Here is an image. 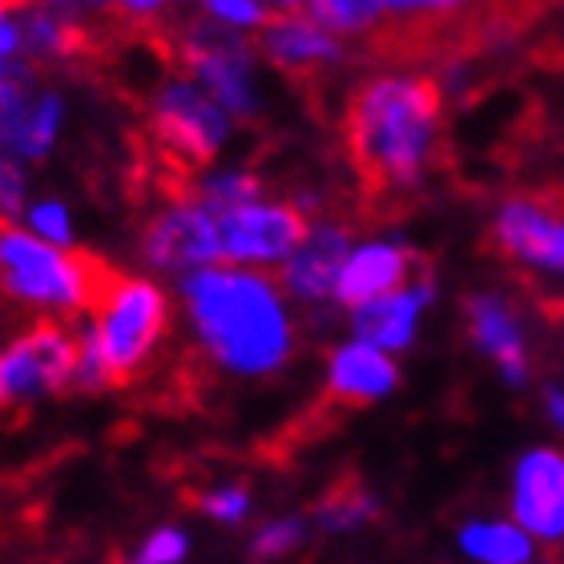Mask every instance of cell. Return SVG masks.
Listing matches in <instances>:
<instances>
[{"label": "cell", "mask_w": 564, "mask_h": 564, "mask_svg": "<svg viewBox=\"0 0 564 564\" xmlns=\"http://www.w3.org/2000/svg\"><path fill=\"white\" fill-rule=\"evenodd\" d=\"M177 303L198 355L230 379H271L299 351L294 303L271 271L202 267L177 279Z\"/></svg>", "instance_id": "obj_1"}, {"label": "cell", "mask_w": 564, "mask_h": 564, "mask_svg": "<svg viewBox=\"0 0 564 564\" xmlns=\"http://www.w3.org/2000/svg\"><path fill=\"white\" fill-rule=\"evenodd\" d=\"M347 158L371 194H412L444 145V89L423 73L383 69L355 85L343 113Z\"/></svg>", "instance_id": "obj_2"}, {"label": "cell", "mask_w": 564, "mask_h": 564, "mask_svg": "<svg viewBox=\"0 0 564 564\" xmlns=\"http://www.w3.org/2000/svg\"><path fill=\"white\" fill-rule=\"evenodd\" d=\"M174 323V299L153 274H113L77 323L73 391H106L138 379L158 359Z\"/></svg>", "instance_id": "obj_3"}, {"label": "cell", "mask_w": 564, "mask_h": 564, "mask_svg": "<svg viewBox=\"0 0 564 564\" xmlns=\"http://www.w3.org/2000/svg\"><path fill=\"white\" fill-rule=\"evenodd\" d=\"M113 279L106 262L77 247H53L21 223H0V299L36 318L89 315Z\"/></svg>", "instance_id": "obj_4"}, {"label": "cell", "mask_w": 564, "mask_h": 564, "mask_svg": "<svg viewBox=\"0 0 564 564\" xmlns=\"http://www.w3.org/2000/svg\"><path fill=\"white\" fill-rule=\"evenodd\" d=\"M488 238L500 259L564 311V206L549 194H512L492 210Z\"/></svg>", "instance_id": "obj_5"}, {"label": "cell", "mask_w": 564, "mask_h": 564, "mask_svg": "<svg viewBox=\"0 0 564 564\" xmlns=\"http://www.w3.org/2000/svg\"><path fill=\"white\" fill-rule=\"evenodd\" d=\"M177 69L189 82H198L218 106L238 121L250 126L262 113V82H259V48L250 36L226 33L206 17L194 24H182L174 36Z\"/></svg>", "instance_id": "obj_6"}, {"label": "cell", "mask_w": 564, "mask_h": 564, "mask_svg": "<svg viewBox=\"0 0 564 564\" xmlns=\"http://www.w3.org/2000/svg\"><path fill=\"white\" fill-rule=\"evenodd\" d=\"M150 130L165 158L210 170L214 158H223L235 141L238 121L198 82H189L182 69H170L150 89Z\"/></svg>", "instance_id": "obj_7"}, {"label": "cell", "mask_w": 564, "mask_h": 564, "mask_svg": "<svg viewBox=\"0 0 564 564\" xmlns=\"http://www.w3.org/2000/svg\"><path fill=\"white\" fill-rule=\"evenodd\" d=\"M77 376V327L61 318H33L0 347V415L24 412L61 391Z\"/></svg>", "instance_id": "obj_8"}, {"label": "cell", "mask_w": 564, "mask_h": 564, "mask_svg": "<svg viewBox=\"0 0 564 564\" xmlns=\"http://www.w3.org/2000/svg\"><path fill=\"white\" fill-rule=\"evenodd\" d=\"M69 121V97L45 82L29 57L0 61V145L24 165H41L57 150Z\"/></svg>", "instance_id": "obj_9"}, {"label": "cell", "mask_w": 564, "mask_h": 564, "mask_svg": "<svg viewBox=\"0 0 564 564\" xmlns=\"http://www.w3.org/2000/svg\"><path fill=\"white\" fill-rule=\"evenodd\" d=\"M218 214V247L226 267H250V271H279L306 238V218L291 198L262 194L254 202L230 206Z\"/></svg>", "instance_id": "obj_10"}, {"label": "cell", "mask_w": 564, "mask_h": 564, "mask_svg": "<svg viewBox=\"0 0 564 564\" xmlns=\"http://www.w3.org/2000/svg\"><path fill=\"white\" fill-rule=\"evenodd\" d=\"M141 259L153 274H182L218 267L223 247H218V214L189 189L170 194L141 226Z\"/></svg>", "instance_id": "obj_11"}, {"label": "cell", "mask_w": 564, "mask_h": 564, "mask_svg": "<svg viewBox=\"0 0 564 564\" xmlns=\"http://www.w3.org/2000/svg\"><path fill=\"white\" fill-rule=\"evenodd\" d=\"M355 242L359 238L339 218H330V214L311 218L299 250L279 267V286L286 291V299L303 311H330L335 306V282H339L343 262H347Z\"/></svg>", "instance_id": "obj_12"}, {"label": "cell", "mask_w": 564, "mask_h": 564, "mask_svg": "<svg viewBox=\"0 0 564 564\" xmlns=\"http://www.w3.org/2000/svg\"><path fill=\"white\" fill-rule=\"evenodd\" d=\"M259 57L294 82H318L347 61V41L315 12H274L259 33Z\"/></svg>", "instance_id": "obj_13"}, {"label": "cell", "mask_w": 564, "mask_h": 564, "mask_svg": "<svg viewBox=\"0 0 564 564\" xmlns=\"http://www.w3.org/2000/svg\"><path fill=\"white\" fill-rule=\"evenodd\" d=\"M415 274H423L420 254L403 238H364V242H355L347 262H343L339 282H335V311L351 315L355 306L376 303L383 294L408 286Z\"/></svg>", "instance_id": "obj_14"}, {"label": "cell", "mask_w": 564, "mask_h": 564, "mask_svg": "<svg viewBox=\"0 0 564 564\" xmlns=\"http://www.w3.org/2000/svg\"><path fill=\"white\" fill-rule=\"evenodd\" d=\"M464 323L471 347L492 359L508 388H524L532 376V359L517 303L500 291H476L464 299Z\"/></svg>", "instance_id": "obj_15"}, {"label": "cell", "mask_w": 564, "mask_h": 564, "mask_svg": "<svg viewBox=\"0 0 564 564\" xmlns=\"http://www.w3.org/2000/svg\"><path fill=\"white\" fill-rule=\"evenodd\" d=\"M512 517L544 544L564 541V452L532 447L512 471Z\"/></svg>", "instance_id": "obj_16"}, {"label": "cell", "mask_w": 564, "mask_h": 564, "mask_svg": "<svg viewBox=\"0 0 564 564\" xmlns=\"http://www.w3.org/2000/svg\"><path fill=\"white\" fill-rule=\"evenodd\" d=\"M432 303H435V279L423 271V274H415L408 286H400V291L383 294L376 303L355 306L351 315H347L351 318V335L371 343V347H379V351L400 355L415 343L423 311Z\"/></svg>", "instance_id": "obj_17"}, {"label": "cell", "mask_w": 564, "mask_h": 564, "mask_svg": "<svg viewBox=\"0 0 564 564\" xmlns=\"http://www.w3.org/2000/svg\"><path fill=\"white\" fill-rule=\"evenodd\" d=\"M395 388H400L395 355L379 351L355 335L327 351V395L339 408H367V403L388 400Z\"/></svg>", "instance_id": "obj_18"}, {"label": "cell", "mask_w": 564, "mask_h": 564, "mask_svg": "<svg viewBox=\"0 0 564 564\" xmlns=\"http://www.w3.org/2000/svg\"><path fill=\"white\" fill-rule=\"evenodd\" d=\"M21 36H24V57L33 61L36 69H57V65H73L94 53V36H89V21L73 17V12L48 4V0H33L21 12Z\"/></svg>", "instance_id": "obj_19"}, {"label": "cell", "mask_w": 564, "mask_h": 564, "mask_svg": "<svg viewBox=\"0 0 564 564\" xmlns=\"http://www.w3.org/2000/svg\"><path fill=\"white\" fill-rule=\"evenodd\" d=\"M459 549L480 564H529L532 536L508 520H471L459 529Z\"/></svg>", "instance_id": "obj_20"}, {"label": "cell", "mask_w": 564, "mask_h": 564, "mask_svg": "<svg viewBox=\"0 0 564 564\" xmlns=\"http://www.w3.org/2000/svg\"><path fill=\"white\" fill-rule=\"evenodd\" d=\"M186 189L194 198L206 202V206H214V210H230V206L262 198V194H267V182H262L259 170H250V165H210V170H202Z\"/></svg>", "instance_id": "obj_21"}, {"label": "cell", "mask_w": 564, "mask_h": 564, "mask_svg": "<svg viewBox=\"0 0 564 564\" xmlns=\"http://www.w3.org/2000/svg\"><path fill=\"white\" fill-rule=\"evenodd\" d=\"M376 517H379L376 496L355 480L335 484L315 508V520L323 532H355V529H364V524H371Z\"/></svg>", "instance_id": "obj_22"}, {"label": "cell", "mask_w": 564, "mask_h": 564, "mask_svg": "<svg viewBox=\"0 0 564 564\" xmlns=\"http://www.w3.org/2000/svg\"><path fill=\"white\" fill-rule=\"evenodd\" d=\"M311 12H315L327 29H335L343 41H347V36L376 33L379 24L388 21V17H383V0H318Z\"/></svg>", "instance_id": "obj_23"}, {"label": "cell", "mask_w": 564, "mask_h": 564, "mask_svg": "<svg viewBox=\"0 0 564 564\" xmlns=\"http://www.w3.org/2000/svg\"><path fill=\"white\" fill-rule=\"evenodd\" d=\"M21 226L53 247H77V218H73L69 202L61 198H33L24 206Z\"/></svg>", "instance_id": "obj_24"}, {"label": "cell", "mask_w": 564, "mask_h": 564, "mask_svg": "<svg viewBox=\"0 0 564 564\" xmlns=\"http://www.w3.org/2000/svg\"><path fill=\"white\" fill-rule=\"evenodd\" d=\"M198 4L206 21L238 36H259L267 29V21L274 17L267 9V0H198Z\"/></svg>", "instance_id": "obj_25"}, {"label": "cell", "mask_w": 564, "mask_h": 564, "mask_svg": "<svg viewBox=\"0 0 564 564\" xmlns=\"http://www.w3.org/2000/svg\"><path fill=\"white\" fill-rule=\"evenodd\" d=\"M29 202V165L0 145V223H21Z\"/></svg>", "instance_id": "obj_26"}, {"label": "cell", "mask_w": 564, "mask_h": 564, "mask_svg": "<svg viewBox=\"0 0 564 564\" xmlns=\"http://www.w3.org/2000/svg\"><path fill=\"white\" fill-rule=\"evenodd\" d=\"M303 541H306V520L303 517H282V520H271V524H262L250 549H254L259 561H279V556L294 553Z\"/></svg>", "instance_id": "obj_27"}, {"label": "cell", "mask_w": 564, "mask_h": 564, "mask_svg": "<svg viewBox=\"0 0 564 564\" xmlns=\"http://www.w3.org/2000/svg\"><path fill=\"white\" fill-rule=\"evenodd\" d=\"M476 0H383L388 21H452L459 12H468Z\"/></svg>", "instance_id": "obj_28"}, {"label": "cell", "mask_w": 564, "mask_h": 564, "mask_svg": "<svg viewBox=\"0 0 564 564\" xmlns=\"http://www.w3.org/2000/svg\"><path fill=\"white\" fill-rule=\"evenodd\" d=\"M198 508L218 524H238L250 512V488L247 484H218V488L198 496Z\"/></svg>", "instance_id": "obj_29"}, {"label": "cell", "mask_w": 564, "mask_h": 564, "mask_svg": "<svg viewBox=\"0 0 564 564\" xmlns=\"http://www.w3.org/2000/svg\"><path fill=\"white\" fill-rule=\"evenodd\" d=\"M189 553V536L177 529H158L145 536L138 553V564H182Z\"/></svg>", "instance_id": "obj_30"}, {"label": "cell", "mask_w": 564, "mask_h": 564, "mask_svg": "<svg viewBox=\"0 0 564 564\" xmlns=\"http://www.w3.org/2000/svg\"><path fill=\"white\" fill-rule=\"evenodd\" d=\"M174 4L177 0H113V21L130 29H153L158 21H165V12Z\"/></svg>", "instance_id": "obj_31"}, {"label": "cell", "mask_w": 564, "mask_h": 564, "mask_svg": "<svg viewBox=\"0 0 564 564\" xmlns=\"http://www.w3.org/2000/svg\"><path fill=\"white\" fill-rule=\"evenodd\" d=\"M24 57V36H21V17L17 12H0V61Z\"/></svg>", "instance_id": "obj_32"}, {"label": "cell", "mask_w": 564, "mask_h": 564, "mask_svg": "<svg viewBox=\"0 0 564 564\" xmlns=\"http://www.w3.org/2000/svg\"><path fill=\"white\" fill-rule=\"evenodd\" d=\"M48 4H57L82 21H113V0H48Z\"/></svg>", "instance_id": "obj_33"}, {"label": "cell", "mask_w": 564, "mask_h": 564, "mask_svg": "<svg viewBox=\"0 0 564 564\" xmlns=\"http://www.w3.org/2000/svg\"><path fill=\"white\" fill-rule=\"evenodd\" d=\"M544 412H549V420L564 432V388L561 383H549V388H544Z\"/></svg>", "instance_id": "obj_34"}, {"label": "cell", "mask_w": 564, "mask_h": 564, "mask_svg": "<svg viewBox=\"0 0 564 564\" xmlns=\"http://www.w3.org/2000/svg\"><path fill=\"white\" fill-rule=\"evenodd\" d=\"M318 0H267V9L271 12H311Z\"/></svg>", "instance_id": "obj_35"}, {"label": "cell", "mask_w": 564, "mask_h": 564, "mask_svg": "<svg viewBox=\"0 0 564 564\" xmlns=\"http://www.w3.org/2000/svg\"><path fill=\"white\" fill-rule=\"evenodd\" d=\"M24 4H33V0H0V12H21Z\"/></svg>", "instance_id": "obj_36"}, {"label": "cell", "mask_w": 564, "mask_h": 564, "mask_svg": "<svg viewBox=\"0 0 564 564\" xmlns=\"http://www.w3.org/2000/svg\"><path fill=\"white\" fill-rule=\"evenodd\" d=\"M177 4H198V0H177Z\"/></svg>", "instance_id": "obj_37"}, {"label": "cell", "mask_w": 564, "mask_h": 564, "mask_svg": "<svg viewBox=\"0 0 564 564\" xmlns=\"http://www.w3.org/2000/svg\"><path fill=\"white\" fill-rule=\"evenodd\" d=\"M544 564H556V561H544Z\"/></svg>", "instance_id": "obj_38"}, {"label": "cell", "mask_w": 564, "mask_h": 564, "mask_svg": "<svg viewBox=\"0 0 564 564\" xmlns=\"http://www.w3.org/2000/svg\"><path fill=\"white\" fill-rule=\"evenodd\" d=\"M130 564H138V561H130Z\"/></svg>", "instance_id": "obj_39"}]
</instances>
